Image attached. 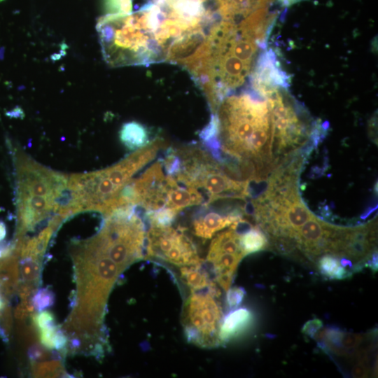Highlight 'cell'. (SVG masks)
Listing matches in <instances>:
<instances>
[{"mask_svg": "<svg viewBox=\"0 0 378 378\" xmlns=\"http://www.w3.org/2000/svg\"><path fill=\"white\" fill-rule=\"evenodd\" d=\"M267 43L246 28L226 20L211 27L205 42L185 68L204 92L213 113L251 76Z\"/></svg>", "mask_w": 378, "mask_h": 378, "instance_id": "6da1fadb", "label": "cell"}, {"mask_svg": "<svg viewBox=\"0 0 378 378\" xmlns=\"http://www.w3.org/2000/svg\"><path fill=\"white\" fill-rule=\"evenodd\" d=\"M213 114L219 150L240 163L246 179L262 178L274 167V127L265 99L253 91L232 94Z\"/></svg>", "mask_w": 378, "mask_h": 378, "instance_id": "7a4b0ae2", "label": "cell"}, {"mask_svg": "<svg viewBox=\"0 0 378 378\" xmlns=\"http://www.w3.org/2000/svg\"><path fill=\"white\" fill-rule=\"evenodd\" d=\"M173 149L178 167L172 176L178 183L204 192L206 195L204 206L219 200H245L248 195L249 181L231 176L234 172L209 150L196 145Z\"/></svg>", "mask_w": 378, "mask_h": 378, "instance_id": "3957f363", "label": "cell"}, {"mask_svg": "<svg viewBox=\"0 0 378 378\" xmlns=\"http://www.w3.org/2000/svg\"><path fill=\"white\" fill-rule=\"evenodd\" d=\"M288 86L272 85L255 92L268 104L274 127V144L276 143L279 152L298 148L311 134L319 132L312 127L307 113L287 91Z\"/></svg>", "mask_w": 378, "mask_h": 378, "instance_id": "277c9868", "label": "cell"}, {"mask_svg": "<svg viewBox=\"0 0 378 378\" xmlns=\"http://www.w3.org/2000/svg\"><path fill=\"white\" fill-rule=\"evenodd\" d=\"M219 294L216 284L191 291L183 309V325L189 342L206 348L221 344L219 330L223 312L217 300Z\"/></svg>", "mask_w": 378, "mask_h": 378, "instance_id": "5b68a950", "label": "cell"}, {"mask_svg": "<svg viewBox=\"0 0 378 378\" xmlns=\"http://www.w3.org/2000/svg\"><path fill=\"white\" fill-rule=\"evenodd\" d=\"M146 256L183 267L203 263L192 241L181 228L150 225L146 232Z\"/></svg>", "mask_w": 378, "mask_h": 378, "instance_id": "8992f818", "label": "cell"}, {"mask_svg": "<svg viewBox=\"0 0 378 378\" xmlns=\"http://www.w3.org/2000/svg\"><path fill=\"white\" fill-rule=\"evenodd\" d=\"M172 177L164 174L160 159L127 184L131 205L141 206L146 211L164 208Z\"/></svg>", "mask_w": 378, "mask_h": 378, "instance_id": "52a82bcc", "label": "cell"}, {"mask_svg": "<svg viewBox=\"0 0 378 378\" xmlns=\"http://www.w3.org/2000/svg\"><path fill=\"white\" fill-rule=\"evenodd\" d=\"M338 228L314 215L296 232L294 237L295 246L309 258L332 254Z\"/></svg>", "mask_w": 378, "mask_h": 378, "instance_id": "ba28073f", "label": "cell"}, {"mask_svg": "<svg viewBox=\"0 0 378 378\" xmlns=\"http://www.w3.org/2000/svg\"><path fill=\"white\" fill-rule=\"evenodd\" d=\"M246 220L241 211H232L221 214L208 211L196 217L192 223V232L202 239H209L219 231L228 227H235L239 223Z\"/></svg>", "mask_w": 378, "mask_h": 378, "instance_id": "9c48e42d", "label": "cell"}, {"mask_svg": "<svg viewBox=\"0 0 378 378\" xmlns=\"http://www.w3.org/2000/svg\"><path fill=\"white\" fill-rule=\"evenodd\" d=\"M198 205H205L202 193L193 187L178 183L172 177L164 207L178 213L187 207Z\"/></svg>", "mask_w": 378, "mask_h": 378, "instance_id": "30bf717a", "label": "cell"}, {"mask_svg": "<svg viewBox=\"0 0 378 378\" xmlns=\"http://www.w3.org/2000/svg\"><path fill=\"white\" fill-rule=\"evenodd\" d=\"M253 314L246 308L235 309L223 319L219 330L220 344L227 342L244 332L252 323Z\"/></svg>", "mask_w": 378, "mask_h": 378, "instance_id": "8fae6325", "label": "cell"}, {"mask_svg": "<svg viewBox=\"0 0 378 378\" xmlns=\"http://www.w3.org/2000/svg\"><path fill=\"white\" fill-rule=\"evenodd\" d=\"M119 137L121 143L131 150H138L151 141L148 130L136 121L124 123L119 132Z\"/></svg>", "mask_w": 378, "mask_h": 378, "instance_id": "7c38bea8", "label": "cell"}, {"mask_svg": "<svg viewBox=\"0 0 378 378\" xmlns=\"http://www.w3.org/2000/svg\"><path fill=\"white\" fill-rule=\"evenodd\" d=\"M239 234L241 246L245 255L265 250L269 246L267 236L258 226L251 225Z\"/></svg>", "mask_w": 378, "mask_h": 378, "instance_id": "4fadbf2b", "label": "cell"}, {"mask_svg": "<svg viewBox=\"0 0 378 378\" xmlns=\"http://www.w3.org/2000/svg\"><path fill=\"white\" fill-rule=\"evenodd\" d=\"M202 265L181 267V278L191 291L204 290L216 284Z\"/></svg>", "mask_w": 378, "mask_h": 378, "instance_id": "5bb4252c", "label": "cell"}, {"mask_svg": "<svg viewBox=\"0 0 378 378\" xmlns=\"http://www.w3.org/2000/svg\"><path fill=\"white\" fill-rule=\"evenodd\" d=\"M318 268L321 274L330 279L342 280L353 274L342 265L340 258L330 253H326L319 258Z\"/></svg>", "mask_w": 378, "mask_h": 378, "instance_id": "9a60e30c", "label": "cell"}, {"mask_svg": "<svg viewBox=\"0 0 378 378\" xmlns=\"http://www.w3.org/2000/svg\"><path fill=\"white\" fill-rule=\"evenodd\" d=\"M41 341L42 344L48 348H55L60 349L66 344V337L64 335L53 326L41 328Z\"/></svg>", "mask_w": 378, "mask_h": 378, "instance_id": "2e32d148", "label": "cell"}, {"mask_svg": "<svg viewBox=\"0 0 378 378\" xmlns=\"http://www.w3.org/2000/svg\"><path fill=\"white\" fill-rule=\"evenodd\" d=\"M177 214L176 211L164 207L155 211H146L145 217L150 225L170 226Z\"/></svg>", "mask_w": 378, "mask_h": 378, "instance_id": "e0dca14e", "label": "cell"}, {"mask_svg": "<svg viewBox=\"0 0 378 378\" xmlns=\"http://www.w3.org/2000/svg\"><path fill=\"white\" fill-rule=\"evenodd\" d=\"M363 340L364 336L363 335L342 331L340 340V346L345 352L346 356H350L352 355V349L358 347Z\"/></svg>", "mask_w": 378, "mask_h": 378, "instance_id": "ac0fdd59", "label": "cell"}, {"mask_svg": "<svg viewBox=\"0 0 378 378\" xmlns=\"http://www.w3.org/2000/svg\"><path fill=\"white\" fill-rule=\"evenodd\" d=\"M106 14L129 13L132 11V0H105Z\"/></svg>", "mask_w": 378, "mask_h": 378, "instance_id": "d6986e66", "label": "cell"}, {"mask_svg": "<svg viewBox=\"0 0 378 378\" xmlns=\"http://www.w3.org/2000/svg\"><path fill=\"white\" fill-rule=\"evenodd\" d=\"M245 290L240 287H233L227 291V304L230 309H236L241 302Z\"/></svg>", "mask_w": 378, "mask_h": 378, "instance_id": "ffe728a7", "label": "cell"}, {"mask_svg": "<svg viewBox=\"0 0 378 378\" xmlns=\"http://www.w3.org/2000/svg\"><path fill=\"white\" fill-rule=\"evenodd\" d=\"M323 327V322L318 318L311 319L304 323L302 328V332L314 338L317 332Z\"/></svg>", "mask_w": 378, "mask_h": 378, "instance_id": "44dd1931", "label": "cell"}, {"mask_svg": "<svg viewBox=\"0 0 378 378\" xmlns=\"http://www.w3.org/2000/svg\"><path fill=\"white\" fill-rule=\"evenodd\" d=\"M52 298L47 290H40L35 296L34 305L38 309H44L52 303Z\"/></svg>", "mask_w": 378, "mask_h": 378, "instance_id": "7402d4cb", "label": "cell"}, {"mask_svg": "<svg viewBox=\"0 0 378 378\" xmlns=\"http://www.w3.org/2000/svg\"><path fill=\"white\" fill-rule=\"evenodd\" d=\"M36 323L40 329L53 326V316L48 312H41L36 315Z\"/></svg>", "mask_w": 378, "mask_h": 378, "instance_id": "603a6c76", "label": "cell"}, {"mask_svg": "<svg viewBox=\"0 0 378 378\" xmlns=\"http://www.w3.org/2000/svg\"><path fill=\"white\" fill-rule=\"evenodd\" d=\"M352 375L354 377H364L368 375V368L363 362L359 361L352 370Z\"/></svg>", "mask_w": 378, "mask_h": 378, "instance_id": "cb8c5ba5", "label": "cell"}, {"mask_svg": "<svg viewBox=\"0 0 378 378\" xmlns=\"http://www.w3.org/2000/svg\"><path fill=\"white\" fill-rule=\"evenodd\" d=\"M280 4L284 7H288L295 3H298L302 0H278Z\"/></svg>", "mask_w": 378, "mask_h": 378, "instance_id": "d4e9b609", "label": "cell"}, {"mask_svg": "<svg viewBox=\"0 0 378 378\" xmlns=\"http://www.w3.org/2000/svg\"><path fill=\"white\" fill-rule=\"evenodd\" d=\"M6 230L4 223L0 220V241L3 240L6 236Z\"/></svg>", "mask_w": 378, "mask_h": 378, "instance_id": "484cf974", "label": "cell"}]
</instances>
